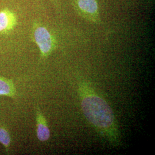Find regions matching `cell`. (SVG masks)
<instances>
[{
    "instance_id": "7",
    "label": "cell",
    "mask_w": 155,
    "mask_h": 155,
    "mask_svg": "<svg viewBox=\"0 0 155 155\" xmlns=\"http://www.w3.org/2000/svg\"><path fill=\"white\" fill-rule=\"evenodd\" d=\"M0 144L3 145L6 153L9 152L12 144L11 134L4 124H0Z\"/></svg>"
},
{
    "instance_id": "4",
    "label": "cell",
    "mask_w": 155,
    "mask_h": 155,
    "mask_svg": "<svg viewBox=\"0 0 155 155\" xmlns=\"http://www.w3.org/2000/svg\"><path fill=\"white\" fill-rule=\"evenodd\" d=\"M16 24V18L9 11L0 12V32L5 33L10 31Z\"/></svg>"
},
{
    "instance_id": "5",
    "label": "cell",
    "mask_w": 155,
    "mask_h": 155,
    "mask_svg": "<svg viewBox=\"0 0 155 155\" xmlns=\"http://www.w3.org/2000/svg\"><path fill=\"white\" fill-rule=\"evenodd\" d=\"M0 96H5L12 98L17 97L16 88L13 81L0 75Z\"/></svg>"
},
{
    "instance_id": "6",
    "label": "cell",
    "mask_w": 155,
    "mask_h": 155,
    "mask_svg": "<svg viewBox=\"0 0 155 155\" xmlns=\"http://www.w3.org/2000/svg\"><path fill=\"white\" fill-rule=\"evenodd\" d=\"M78 6L81 11L91 16L98 13V6L96 0H78Z\"/></svg>"
},
{
    "instance_id": "1",
    "label": "cell",
    "mask_w": 155,
    "mask_h": 155,
    "mask_svg": "<svg viewBox=\"0 0 155 155\" xmlns=\"http://www.w3.org/2000/svg\"><path fill=\"white\" fill-rule=\"evenodd\" d=\"M78 92L86 120L111 144L119 145L120 132L113 111L108 103L86 82L79 84Z\"/></svg>"
},
{
    "instance_id": "2",
    "label": "cell",
    "mask_w": 155,
    "mask_h": 155,
    "mask_svg": "<svg viewBox=\"0 0 155 155\" xmlns=\"http://www.w3.org/2000/svg\"><path fill=\"white\" fill-rule=\"evenodd\" d=\"M33 38L43 59L47 58L54 48V40L50 32L42 26H37L33 31Z\"/></svg>"
},
{
    "instance_id": "3",
    "label": "cell",
    "mask_w": 155,
    "mask_h": 155,
    "mask_svg": "<svg viewBox=\"0 0 155 155\" xmlns=\"http://www.w3.org/2000/svg\"><path fill=\"white\" fill-rule=\"evenodd\" d=\"M36 136L39 141L45 142L50 138V130L47 120L39 106L36 108Z\"/></svg>"
}]
</instances>
